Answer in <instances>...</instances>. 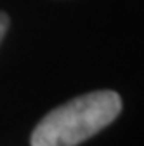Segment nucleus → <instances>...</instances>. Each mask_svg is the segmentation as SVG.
<instances>
[{
  "instance_id": "obj_1",
  "label": "nucleus",
  "mask_w": 144,
  "mask_h": 146,
  "mask_svg": "<svg viewBox=\"0 0 144 146\" xmlns=\"http://www.w3.org/2000/svg\"><path fill=\"white\" fill-rule=\"evenodd\" d=\"M122 111L115 90H96L52 110L31 134V146H77L110 125Z\"/></svg>"
},
{
  "instance_id": "obj_2",
  "label": "nucleus",
  "mask_w": 144,
  "mask_h": 146,
  "mask_svg": "<svg viewBox=\"0 0 144 146\" xmlns=\"http://www.w3.org/2000/svg\"><path fill=\"white\" fill-rule=\"evenodd\" d=\"M7 28H9V16L4 14V12H0V42H2Z\"/></svg>"
}]
</instances>
